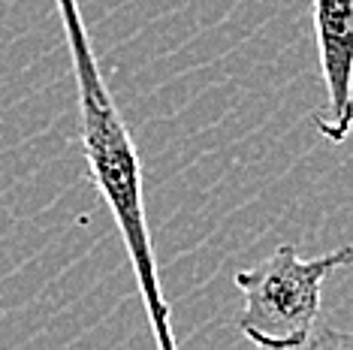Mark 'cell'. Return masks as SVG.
I'll use <instances>...</instances> for the list:
<instances>
[{"label": "cell", "instance_id": "6da1fadb", "mask_svg": "<svg viewBox=\"0 0 353 350\" xmlns=\"http://www.w3.org/2000/svg\"><path fill=\"white\" fill-rule=\"evenodd\" d=\"M63 25V37L73 58L76 97H79V121H82V145L88 157V169L94 175V185L100 187L109 212L115 214V224L130 254V266L139 284L142 302L154 329V344L160 350H172L175 336L170 326V305L160 290V275L151 248L148 218H145V190H142V166L133 148L130 127L124 124L115 106L109 85L94 58V45L88 28L79 12V0H54Z\"/></svg>", "mask_w": 353, "mask_h": 350}, {"label": "cell", "instance_id": "7a4b0ae2", "mask_svg": "<svg viewBox=\"0 0 353 350\" xmlns=\"http://www.w3.org/2000/svg\"><path fill=\"white\" fill-rule=\"evenodd\" d=\"M350 245L323 257L302 260L293 245H281L269 260L232 275L245 296L239 329L256 347H305L320 314V290L335 269L350 266Z\"/></svg>", "mask_w": 353, "mask_h": 350}, {"label": "cell", "instance_id": "3957f363", "mask_svg": "<svg viewBox=\"0 0 353 350\" xmlns=\"http://www.w3.org/2000/svg\"><path fill=\"white\" fill-rule=\"evenodd\" d=\"M314 30L320 70L329 91V106L314 118V124L329 142H344L353 109V0H314Z\"/></svg>", "mask_w": 353, "mask_h": 350}]
</instances>
